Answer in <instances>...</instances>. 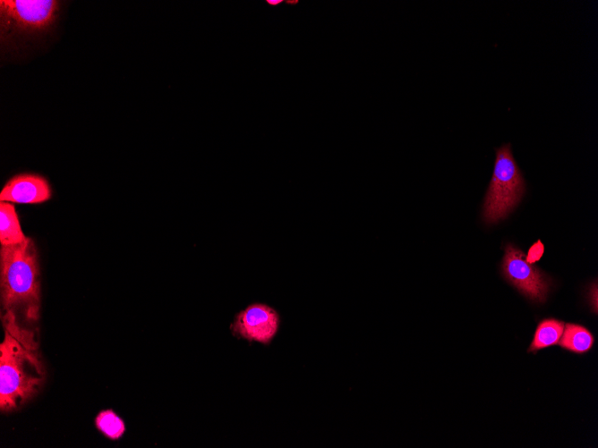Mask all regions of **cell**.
<instances>
[{"mask_svg": "<svg viewBox=\"0 0 598 448\" xmlns=\"http://www.w3.org/2000/svg\"><path fill=\"white\" fill-rule=\"evenodd\" d=\"M4 338L0 345V409H18L45 382L46 371L33 331L22 326L13 313L2 316Z\"/></svg>", "mask_w": 598, "mask_h": 448, "instance_id": "6da1fadb", "label": "cell"}, {"mask_svg": "<svg viewBox=\"0 0 598 448\" xmlns=\"http://www.w3.org/2000/svg\"><path fill=\"white\" fill-rule=\"evenodd\" d=\"M1 301L4 313H21L27 321L39 317L40 281L38 254L33 241L1 245Z\"/></svg>", "mask_w": 598, "mask_h": 448, "instance_id": "7a4b0ae2", "label": "cell"}, {"mask_svg": "<svg viewBox=\"0 0 598 448\" xmlns=\"http://www.w3.org/2000/svg\"><path fill=\"white\" fill-rule=\"evenodd\" d=\"M525 182L509 144L496 150L492 177L485 194L483 217L487 224L504 219L521 201Z\"/></svg>", "mask_w": 598, "mask_h": 448, "instance_id": "3957f363", "label": "cell"}, {"mask_svg": "<svg viewBox=\"0 0 598 448\" xmlns=\"http://www.w3.org/2000/svg\"><path fill=\"white\" fill-rule=\"evenodd\" d=\"M60 2L55 0H1L2 34H34L47 30L56 21Z\"/></svg>", "mask_w": 598, "mask_h": 448, "instance_id": "277c9868", "label": "cell"}, {"mask_svg": "<svg viewBox=\"0 0 598 448\" xmlns=\"http://www.w3.org/2000/svg\"><path fill=\"white\" fill-rule=\"evenodd\" d=\"M501 270L504 278L525 297L537 303L546 301L551 279L534 264L528 263L525 253L510 243L505 247Z\"/></svg>", "mask_w": 598, "mask_h": 448, "instance_id": "5b68a950", "label": "cell"}, {"mask_svg": "<svg viewBox=\"0 0 598 448\" xmlns=\"http://www.w3.org/2000/svg\"><path fill=\"white\" fill-rule=\"evenodd\" d=\"M280 325L281 317L276 309L266 303L252 302L234 316L229 329L237 339L269 346Z\"/></svg>", "mask_w": 598, "mask_h": 448, "instance_id": "8992f818", "label": "cell"}, {"mask_svg": "<svg viewBox=\"0 0 598 448\" xmlns=\"http://www.w3.org/2000/svg\"><path fill=\"white\" fill-rule=\"evenodd\" d=\"M48 182L41 175L21 173L12 177L0 192V201L20 204H38L50 199Z\"/></svg>", "mask_w": 598, "mask_h": 448, "instance_id": "52a82bcc", "label": "cell"}, {"mask_svg": "<svg viewBox=\"0 0 598 448\" xmlns=\"http://www.w3.org/2000/svg\"><path fill=\"white\" fill-rule=\"evenodd\" d=\"M24 235L14 206L6 201H0V242L1 245H13L23 242Z\"/></svg>", "mask_w": 598, "mask_h": 448, "instance_id": "ba28073f", "label": "cell"}, {"mask_svg": "<svg viewBox=\"0 0 598 448\" xmlns=\"http://www.w3.org/2000/svg\"><path fill=\"white\" fill-rule=\"evenodd\" d=\"M594 342L591 332L585 326L577 324H566L558 344L567 351L577 354L589 351Z\"/></svg>", "mask_w": 598, "mask_h": 448, "instance_id": "9c48e42d", "label": "cell"}, {"mask_svg": "<svg viewBox=\"0 0 598 448\" xmlns=\"http://www.w3.org/2000/svg\"><path fill=\"white\" fill-rule=\"evenodd\" d=\"M564 322L547 318L542 320L535 330L534 339L528 352H536L539 350L558 344L564 329Z\"/></svg>", "mask_w": 598, "mask_h": 448, "instance_id": "30bf717a", "label": "cell"}, {"mask_svg": "<svg viewBox=\"0 0 598 448\" xmlns=\"http://www.w3.org/2000/svg\"><path fill=\"white\" fill-rule=\"evenodd\" d=\"M96 427L107 438L116 440L125 431L124 420L112 410L99 412L95 419Z\"/></svg>", "mask_w": 598, "mask_h": 448, "instance_id": "8fae6325", "label": "cell"}, {"mask_svg": "<svg viewBox=\"0 0 598 448\" xmlns=\"http://www.w3.org/2000/svg\"><path fill=\"white\" fill-rule=\"evenodd\" d=\"M543 244L540 241H536L530 247L528 254L525 257L526 261L530 264H534L541 259L543 255Z\"/></svg>", "mask_w": 598, "mask_h": 448, "instance_id": "7c38bea8", "label": "cell"}, {"mask_svg": "<svg viewBox=\"0 0 598 448\" xmlns=\"http://www.w3.org/2000/svg\"><path fill=\"white\" fill-rule=\"evenodd\" d=\"M284 2H285L284 0H266L265 1V3L272 8L278 7L279 4H281Z\"/></svg>", "mask_w": 598, "mask_h": 448, "instance_id": "4fadbf2b", "label": "cell"}, {"mask_svg": "<svg viewBox=\"0 0 598 448\" xmlns=\"http://www.w3.org/2000/svg\"><path fill=\"white\" fill-rule=\"evenodd\" d=\"M287 4L295 5L298 4V0L295 1H285Z\"/></svg>", "mask_w": 598, "mask_h": 448, "instance_id": "5bb4252c", "label": "cell"}]
</instances>
